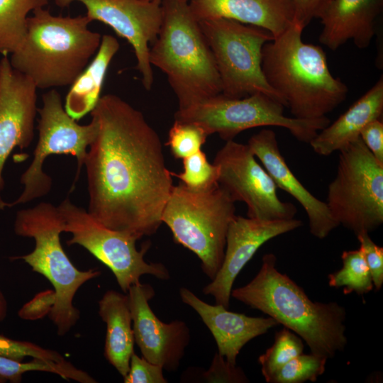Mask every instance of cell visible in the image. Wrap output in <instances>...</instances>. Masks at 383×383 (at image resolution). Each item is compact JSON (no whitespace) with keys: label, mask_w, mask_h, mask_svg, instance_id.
<instances>
[{"label":"cell","mask_w":383,"mask_h":383,"mask_svg":"<svg viewBox=\"0 0 383 383\" xmlns=\"http://www.w3.org/2000/svg\"><path fill=\"white\" fill-rule=\"evenodd\" d=\"M91 116L97 130L84 165L87 211L138 240L155 233L174 187L158 134L140 111L116 94L101 96Z\"/></svg>","instance_id":"cell-1"},{"label":"cell","mask_w":383,"mask_h":383,"mask_svg":"<svg viewBox=\"0 0 383 383\" xmlns=\"http://www.w3.org/2000/svg\"><path fill=\"white\" fill-rule=\"evenodd\" d=\"M276 262L273 253L264 255L255 277L232 289L231 296L293 331L314 355L328 359L344 351L348 343L345 307L335 301H313L301 287L276 268Z\"/></svg>","instance_id":"cell-2"},{"label":"cell","mask_w":383,"mask_h":383,"mask_svg":"<svg viewBox=\"0 0 383 383\" xmlns=\"http://www.w3.org/2000/svg\"><path fill=\"white\" fill-rule=\"evenodd\" d=\"M294 23L262 48V70L294 118L326 116L347 97L348 87L331 73L325 52L302 40Z\"/></svg>","instance_id":"cell-3"},{"label":"cell","mask_w":383,"mask_h":383,"mask_svg":"<svg viewBox=\"0 0 383 383\" xmlns=\"http://www.w3.org/2000/svg\"><path fill=\"white\" fill-rule=\"evenodd\" d=\"M86 16H54L44 7L28 18L21 45L11 54V66L38 89L70 86L96 55L101 35L91 30Z\"/></svg>","instance_id":"cell-4"},{"label":"cell","mask_w":383,"mask_h":383,"mask_svg":"<svg viewBox=\"0 0 383 383\" xmlns=\"http://www.w3.org/2000/svg\"><path fill=\"white\" fill-rule=\"evenodd\" d=\"M160 6L162 23L150 48V62L166 74L178 109L221 94L213 56L189 0H162Z\"/></svg>","instance_id":"cell-5"},{"label":"cell","mask_w":383,"mask_h":383,"mask_svg":"<svg viewBox=\"0 0 383 383\" xmlns=\"http://www.w3.org/2000/svg\"><path fill=\"white\" fill-rule=\"evenodd\" d=\"M13 229L16 235L35 240L32 252L12 259L23 260L52 285L50 318L56 326L57 334L65 335L79 318V311L73 305L77 292L101 272L94 269L81 271L72 263L60 242L63 218L57 206L50 202L18 211Z\"/></svg>","instance_id":"cell-6"},{"label":"cell","mask_w":383,"mask_h":383,"mask_svg":"<svg viewBox=\"0 0 383 383\" xmlns=\"http://www.w3.org/2000/svg\"><path fill=\"white\" fill-rule=\"evenodd\" d=\"M235 203L218 184L204 191L174 185L162 214L174 241L193 252L204 273L212 280L225 254L229 224L235 216Z\"/></svg>","instance_id":"cell-7"},{"label":"cell","mask_w":383,"mask_h":383,"mask_svg":"<svg viewBox=\"0 0 383 383\" xmlns=\"http://www.w3.org/2000/svg\"><path fill=\"white\" fill-rule=\"evenodd\" d=\"M199 23L216 65L222 95L240 99L262 93L285 106L281 96L268 84L262 70V48L274 39L270 32L223 18Z\"/></svg>","instance_id":"cell-8"},{"label":"cell","mask_w":383,"mask_h":383,"mask_svg":"<svg viewBox=\"0 0 383 383\" xmlns=\"http://www.w3.org/2000/svg\"><path fill=\"white\" fill-rule=\"evenodd\" d=\"M339 152L326 203L339 226L356 235L370 233L383 223V163L360 137Z\"/></svg>","instance_id":"cell-9"},{"label":"cell","mask_w":383,"mask_h":383,"mask_svg":"<svg viewBox=\"0 0 383 383\" xmlns=\"http://www.w3.org/2000/svg\"><path fill=\"white\" fill-rule=\"evenodd\" d=\"M284 106L270 96L256 93L232 99L218 94L184 109H178L174 120L202 126L210 135L216 133L225 141L243 131L265 126L287 129L298 140L309 143L330 123L327 116L299 119L284 114Z\"/></svg>","instance_id":"cell-10"},{"label":"cell","mask_w":383,"mask_h":383,"mask_svg":"<svg viewBox=\"0 0 383 383\" xmlns=\"http://www.w3.org/2000/svg\"><path fill=\"white\" fill-rule=\"evenodd\" d=\"M38 141L33 159L22 174L20 182L23 189L12 202L0 201V209L26 204L48 194L52 187V179L43 171L45 159L51 155H72L77 162V182L84 166L88 148L95 137L97 126L91 118L87 125H80L65 111L60 94L50 89L42 96V106L38 109Z\"/></svg>","instance_id":"cell-11"},{"label":"cell","mask_w":383,"mask_h":383,"mask_svg":"<svg viewBox=\"0 0 383 383\" xmlns=\"http://www.w3.org/2000/svg\"><path fill=\"white\" fill-rule=\"evenodd\" d=\"M57 208L63 218V232L72 235L67 245L83 247L109 267L123 292L127 293L132 285L140 283V278L144 274L162 280L170 278L162 263L145 260L149 244L138 250L135 237L102 225L87 210L76 206L68 197Z\"/></svg>","instance_id":"cell-12"},{"label":"cell","mask_w":383,"mask_h":383,"mask_svg":"<svg viewBox=\"0 0 383 383\" xmlns=\"http://www.w3.org/2000/svg\"><path fill=\"white\" fill-rule=\"evenodd\" d=\"M255 157L248 144L226 141L213 162L219 168L218 184L234 201L245 203L248 217L263 220L294 218L296 206L279 199L274 180Z\"/></svg>","instance_id":"cell-13"},{"label":"cell","mask_w":383,"mask_h":383,"mask_svg":"<svg viewBox=\"0 0 383 383\" xmlns=\"http://www.w3.org/2000/svg\"><path fill=\"white\" fill-rule=\"evenodd\" d=\"M60 6L77 1L86 9V16L110 26L132 46L137 60V70L146 90L154 82L152 66L150 62V45L156 40L162 23L160 4L150 0H55Z\"/></svg>","instance_id":"cell-14"},{"label":"cell","mask_w":383,"mask_h":383,"mask_svg":"<svg viewBox=\"0 0 383 383\" xmlns=\"http://www.w3.org/2000/svg\"><path fill=\"white\" fill-rule=\"evenodd\" d=\"M127 293L134 340L142 356L164 370L177 371L190 341L188 326L182 321L165 323L159 319L149 305L155 295L151 285L134 284Z\"/></svg>","instance_id":"cell-15"},{"label":"cell","mask_w":383,"mask_h":383,"mask_svg":"<svg viewBox=\"0 0 383 383\" xmlns=\"http://www.w3.org/2000/svg\"><path fill=\"white\" fill-rule=\"evenodd\" d=\"M303 225L296 218L263 220L235 216L226 235L222 265L202 292L214 298L216 304L228 309L234 281L257 250L268 240Z\"/></svg>","instance_id":"cell-16"},{"label":"cell","mask_w":383,"mask_h":383,"mask_svg":"<svg viewBox=\"0 0 383 383\" xmlns=\"http://www.w3.org/2000/svg\"><path fill=\"white\" fill-rule=\"evenodd\" d=\"M37 89L33 82L15 70L8 55L0 59V193L3 170L13 150L28 148L34 137Z\"/></svg>","instance_id":"cell-17"},{"label":"cell","mask_w":383,"mask_h":383,"mask_svg":"<svg viewBox=\"0 0 383 383\" xmlns=\"http://www.w3.org/2000/svg\"><path fill=\"white\" fill-rule=\"evenodd\" d=\"M248 145L279 188L294 197L304 209L310 233L323 239L339 225L326 202L313 196L296 177L282 155L275 132L264 128L252 135Z\"/></svg>","instance_id":"cell-18"},{"label":"cell","mask_w":383,"mask_h":383,"mask_svg":"<svg viewBox=\"0 0 383 383\" xmlns=\"http://www.w3.org/2000/svg\"><path fill=\"white\" fill-rule=\"evenodd\" d=\"M179 295L182 302L199 314L211 333L218 353L233 365H236L237 357L245 344L279 325L270 316H248L230 311L221 304L206 303L185 287L179 289Z\"/></svg>","instance_id":"cell-19"},{"label":"cell","mask_w":383,"mask_h":383,"mask_svg":"<svg viewBox=\"0 0 383 383\" xmlns=\"http://www.w3.org/2000/svg\"><path fill=\"white\" fill-rule=\"evenodd\" d=\"M383 0H331L319 16L321 43L336 50L348 40L360 49L367 48L375 34V22Z\"/></svg>","instance_id":"cell-20"},{"label":"cell","mask_w":383,"mask_h":383,"mask_svg":"<svg viewBox=\"0 0 383 383\" xmlns=\"http://www.w3.org/2000/svg\"><path fill=\"white\" fill-rule=\"evenodd\" d=\"M197 19L223 18L262 28L274 38L292 24V0H189Z\"/></svg>","instance_id":"cell-21"},{"label":"cell","mask_w":383,"mask_h":383,"mask_svg":"<svg viewBox=\"0 0 383 383\" xmlns=\"http://www.w3.org/2000/svg\"><path fill=\"white\" fill-rule=\"evenodd\" d=\"M383 113V77L379 79L333 123H329L309 142L318 155L327 156L340 151L360 138L370 121Z\"/></svg>","instance_id":"cell-22"},{"label":"cell","mask_w":383,"mask_h":383,"mask_svg":"<svg viewBox=\"0 0 383 383\" xmlns=\"http://www.w3.org/2000/svg\"><path fill=\"white\" fill-rule=\"evenodd\" d=\"M99 315L106 325L104 356L124 377L135 343L128 295L114 290L106 292L99 301Z\"/></svg>","instance_id":"cell-23"},{"label":"cell","mask_w":383,"mask_h":383,"mask_svg":"<svg viewBox=\"0 0 383 383\" xmlns=\"http://www.w3.org/2000/svg\"><path fill=\"white\" fill-rule=\"evenodd\" d=\"M119 48L115 37L103 35L94 58L70 85L64 108L73 119L80 120L91 113L97 104L108 67Z\"/></svg>","instance_id":"cell-24"},{"label":"cell","mask_w":383,"mask_h":383,"mask_svg":"<svg viewBox=\"0 0 383 383\" xmlns=\"http://www.w3.org/2000/svg\"><path fill=\"white\" fill-rule=\"evenodd\" d=\"M48 3L49 0H0V54L11 55L21 45L28 14Z\"/></svg>","instance_id":"cell-25"},{"label":"cell","mask_w":383,"mask_h":383,"mask_svg":"<svg viewBox=\"0 0 383 383\" xmlns=\"http://www.w3.org/2000/svg\"><path fill=\"white\" fill-rule=\"evenodd\" d=\"M33 371L53 373L66 380L72 379L80 383L96 382L88 373L75 367L66 360L57 362L33 358L30 362H23V361L0 355V376L10 382H21L24 373Z\"/></svg>","instance_id":"cell-26"},{"label":"cell","mask_w":383,"mask_h":383,"mask_svg":"<svg viewBox=\"0 0 383 383\" xmlns=\"http://www.w3.org/2000/svg\"><path fill=\"white\" fill-rule=\"evenodd\" d=\"M343 267L328 274V285L343 288V293L364 295L374 288L370 272L360 248L345 250L341 255Z\"/></svg>","instance_id":"cell-27"},{"label":"cell","mask_w":383,"mask_h":383,"mask_svg":"<svg viewBox=\"0 0 383 383\" xmlns=\"http://www.w3.org/2000/svg\"><path fill=\"white\" fill-rule=\"evenodd\" d=\"M303 350L302 339L293 331L284 327L277 332L272 345L258 357L265 381L287 362L303 353Z\"/></svg>","instance_id":"cell-28"},{"label":"cell","mask_w":383,"mask_h":383,"mask_svg":"<svg viewBox=\"0 0 383 383\" xmlns=\"http://www.w3.org/2000/svg\"><path fill=\"white\" fill-rule=\"evenodd\" d=\"M327 358L313 353H301L274 372L267 383L316 382L326 370Z\"/></svg>","instance_id":"cell-29"},{"label":"cell","mask_w":383,"mask_h":383,"mask_svg":"<svg viewBox=\"0 0 383 383\" xmlns=\"http://www.w3.org/2000/svg\"><path fill=\"white\" fill-rule=\"evenodd\" d=\"M183 172H172L180 179V182L190 189L204 191L218 184L219 168L214 163H210L202 150L184 158Z\"/></svg>","instance_id":"cell-30"},{"label":"cell","mask_w":383,"mask_h":383,"mask_svg":"<svg viewBox=\"0 0 383 383\" xmlns=\"http://www.w3.org/2000/svg\"><path fill=\"white\" fill-rule=\"evenodd\" d=\"M209 136L205 129L197 123L174 120L166 145L174 158L183 160L201 150Z\"/></svg>","instance_id":"cell-31"},{"label":"cell","mask_w":383,"mask_h":383,"mask_svg":"<svg viewBox=\"0 0 383 383\" xmlns=\"http://www.w3.org/2000/svg\"><path fill=\"white\" fill-rule=\"evenodd\" d=\"M0 355L18 361H23L26 357L57 362L65 360L57 351L44 348L30 342L11 339L1 334Z\"/></svg>","instance_id":"cell-32"},{"label":"cell","mask_w":383,"mask_h":383,"mask_svg":"<svg viewBox=\"0 0 383 383\" xmlns=\"http://www.w3.org/2000/svg\"><path fill=\"white\" fill-rule=\"evenodd\" d=\"M203 382L210 383H246L249 379L244 371L233 365L217 353H215L209 368L201 374Z\"/></svg>","instance_id":"cell-33"},{"label":"cell","mask_w":383,"mask_h":383,"mask_svg":"<svg viewBox=\"0 0 383 383\" xmlns=\"http://www.w3.org/2000/svg\"><path fill=\"white\" fill-rule=\"evenodd\" d=\"M163 369L153 364L143 356L139 357L133 353L130 360L128 374L123 377L125 383H167Z\"/></svg>","instance_id":"cell-34"},{"label":"cell","mask_w":383,"mask_h":383,"mask_svg":"<svg viewBox=\"0 0 383 383\" xmlns=\"http://www.w3.org/2000/svg\"><path fill=\"white\" fill-rule=\"evenodd\" d=\"M356 236L370 272L373 286L376 290H380L383 284V248L372 241L369 233L362 232Z\"/></svg>","instance_id":"cell-35"},{"label":"cell","mask_w":383,"mask_h":383,"mask_svg":"<svg viewBox=\"0 0 383 383\" xmlns=\"http://www.w3.org/2000/svg\"><path fill=\"white\" fill-rule=\"evenodd\" d=\"M331 0H292L294 5L293 23L304 30L310 22L319 18Z\"/></svg>","instance_id":"cell-36"},{"label":"cell","mask_w":383,"mask_h":383,"mask_svg":"<svg viewBox=\"0 0 383 383\" xmlns=\"http://www.w3.org/2000/svg\"><path fill=\"white\" fill-rule=\"evenodd\" d=\"M360 138L381 163H383V123L375 119L368 123L361 131Z\"/></svg>","instance_id":"cell-37"},{"label":"cell","mask_w":383,"mask_h":383,"mask_svg":"<svg viewBox=\"0 0 383 383\" xmlns=\"http://www.w3.org/2000/svg\"><path fill=\"white\" fill-rule=\"evenodd\" d=\"M8 305L5 296L0 291V322L3 321L7 314Z\"/></svg>","instance_id":"cell-38"},{"label":"cell","mask_w":383,"mask_h":383,"mask_svg":"<svg viewBox=\"0 0 383 383\" xmlns=\"http://www.w3.org/2000/svg\"><path fill=\"white\" fill-rule=\"evenodd\" d=\"M6 382L7 380L6 379L0 376V383H5Z\"/></svg>","instance_id":"cell-39"},{"label":"cell","mask_w":383,"mask_h":383,"mask_svg":"<svg viewBox=\"0 0 383 383\" xmlns=\"http://www.w3.org/2000/svg\"><path fill=\"white\" fill-rule=\"evenodd\" d=\"M150 1L160 4L162 0H150Z\"/></svg>","instance_id":"cell-40"}]
</instances>
